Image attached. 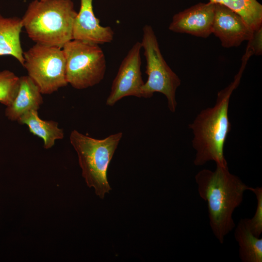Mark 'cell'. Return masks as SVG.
<instances>
[{
	"instance_id": "obj_3",
	"label": "cell",
	"mask_w": 262,
	"mask_h": 262,
	"mask_svg": "<svg viewBox=\"0 0 262 262\" xmlns=\"http://www.w3.org/2000/svg\"><path fill=\"white\" fill-rule=\"evenodd\" d=\"M77 14L72 0H34L21 18L28 36L35 43L62 49L72 40Z\"/></svg>"
},
{
	"instance_id": "obj_6",
	"label": "cell",
	"mask_w": 262,
	"mask_h": 262,
	"mask_svg": "<svg viewBox=\"0 0 262 262\" xmlns=\"http://www.w3.org/2000/svg\"><path fill=\"white\" fill-rule=\"evenodd\" d=\"M68 84L77 89L99 83L106 69L104 53L99 45L72 39L63 47Z\"/></svg>"
},
{
	"instance_id": "obj_4",
	"label": "cell",
	"mask_w": 262,
	"mask_h": 262,
	"mask_svg": "<svg viewBox=\"0 0 262 262\" xmlns=\"http://www.w3.org/2000/svg\"><path fill=\"white\" fill-rule=\"evenodd\" d=\"M122 136V132H118L99 139L76 130L70 133V142L78 155L82 176L101 199L111 190L107 180V170Z\"/></svg>"
},
{
	"instance_id": "obj_13",
	"label": "cell",
	"mask_w": 262,
	"mask_h": 262,
	"mask_svg": "<svg viewBox=\"0 0 262 262\" xmlns=\"http://www.w3.org/2000/svg\"><path fill=\"white\" fill-rule=\"evenodd\" d=\"M23 27L22 18L5 17L0 14V56L11 55L24 64L20 34Z\"/></svg>"
},
{
	"instance_id": "obj_15",
	"label": "cell",
	"mask_w": 262,
	"mask_h": 262,
	"mask_svg": "<svg viewBox=\"0 0 262 262\" xmlns=\"http://www.w3.org/2000/svg\"><path fill=\"white\" fill-rule=\"evenodd\" d=\"M239 256L243 262H262V238L255 236L248 226L247 218L241 219L234 231Z\"/></svg>"
},
{
	"instance_id": "obj_19",
	"label": "cell",
	"mask_w": 262,
	"mask_h": 262,
	"mask_svg": "<svg viewBox=\"0 0 262 262\" xmlns=\"http://www.w3.org/2000/svg\"><path fill=\"white\" fill-rule=\"evenodd\" d=\"M247 45L253 54L261 55L262 54V27L253 32L252 38L248 41Z\"/></svg>"
},
{
	"instance_id": "obj_1",
	"label": "cell",
	"mask_w": 262,
	"mask_h": 262,
	"mask_svg": "<svg viewBox=\"0 0 262 262\" xmlns=\"http://www.w3.org/2000/svg\"><path fill=\"white\" fill-rule=\"evenodd\" d=\"M249 57L244 55L242 65L234 80L227 87L217 93L216 102L212 107L202 110L189 125L193 138L192 146L196 150L194 164L201 166L209 161L216 164L228 166L224 148L231 130L228 110L229 102L233 91L239 84Z\"/></svg>"
},
{
	"instance_id": "obj_11",
	"label": "cell",
	"mask_w": 262,
	"mask_h": 262,
	"mask_svg": "<svg viewBox=\"0 0 262 262\" xmlns=\"http://www.w3.org/2000/svg\"><path fill=\"white\" fill-rule=\"evenodd\" d=\"M79 12L75 18L72 30V39L95 44L111 42L114 32L110 26H102L95 16L93 0H80Z\"/></svg>"
},
{
	"instance_id": "obj_8",
	"label": "cell",
	"mask_w": 262,
	"mask_h": 262,
	"mask_svg": "<svg viewBox=\"0 0 262 262\" xmlns=\"http://www.w3.org/2000/svg\"><path fill=\"white\" fill-rule=\"evenodd\" d=\"M141 42H136L121 62L111 86L106 104L112 106L122 98L128 96L142 97L144 83L141 71Z\"/></svg>"
},
{
	"instance_id": "obj_9",
	"label": "cell",
	"mask_w": 262,
	"mask_h": 262,
	"mask_svg": "<svg viewBox=\"0 0 262 262\" xmlns=\"http://www.w3.org/2000/svg\"><path fill=\"white\" fill-rule=\"evenodd\" d=\"M253 32L240 15L215 3L212 33L219 38L223 47H238L243 41L250 40Z\"/></svg>"
},
{
	"instance_id": "obj_2",
	"label": "cell",
	"mask_w": 262,
	"mask_h": 262,
	"mask_svg": "<svg viewBox=\"0 0 262 262\" xmlns=\"http://www.w3.org/2000/svg\"><path fill=\"white\" fill-rule=\"evenodd\" d=\"M216 165L214 171L201 170L195 179L199 196L207 203L212 232L223 244L225 237L235 227L234 211L241 204L245 192L250 187L231 173L228 166Z\"/></svg>"
},
{
	"instance_id": "obj_17",
	"label": "cell",
	"mask_w": 262,
	"mask_h": 262,
	"mask_svg": "<svg viewBox=\"0 0 262 262\" xmlns=\"http://www.w3.org/2000/svg\"><path fill=\"white\" fill-rule=\"evenodd\" d=\"M19 77L8 70L0 72V103L8 106L17 92Z\"/></svg>"
},
{
	"instance_id": "obj_5",
	"label": "cell",
	"mask_w": 262,
	"mask_h": 262,
	"mask_svg": "<svg viewBox=\"0 0 262 262\" xmlns=\"http://www.w3.org/2000/svg\"><path fill=\"white\" fill-rule=\"evenodd\" d=\"M141 44L144 50L146 73L148 76L142 87V97L149 98L155 92L162 93L166 98L168 109L174 113L177 105L176 92L181 81L164 59L150 25L144 26Z\"/></svg>"
},
{
	"instance_id": "obj_18",
	"label": "cell",
	"mask_w": 262,
	"mask_h": 262,
	"mask_svg": "<svg viewBox=\"0 0 262 262\" xmlns=\"http://www.w3.org/2000/svg\"><path fill=\"white\" fill-rule=\"evenodd\" d=\"M249 191L255 195L257 199V207L253 217L247 218V223L253 234L260 237L262 233V187H250Z\"/></svg>"
},
{
	"instance_id": "obj_7",
	"label": "cell",
	"mask_w": 262,
	"mask_h": 262,
	"mask_svg": "<svg viewBox=\"0 0 262 262\" xmlns=\"http://www.w3.org/2000/svg\"><path fill=\"white\" fill-rule=\"evenodd\" d=\"M23 66L42 94L66 86V64L62 49L35 44L23 52Z\"/></svg>"
},
{
	"instance_id": "obj_10",
	"label": "cell",
	"mask_w": 262,
	"mask_h": 262,
	"mask_svg": "<svg viewBox=\"0 0 262 262\" xmlns=\"http://www.w3.org/2000/svg\"><path fill=\"white\" fill-rule=\"evenodd\" d=\"M215 3L199 2L174 15L169 26L174 32L203 38L212 33Z\"/></svg>"
},
{
	"instance_id": "obj_12",
	"label": "cell",
	"mask_w": 262,
	"mask_h": 262,
	"mask_svg": "<svg viewBox=\"0 0 262 262\" xmlns=\"http://www.w3.org/2000/svg\"><path fill=\"white\" fill-rule=\"evenodd\" d=\"M39 87L29 76L19 77L16 94L12 102L6 106L5 113L10 120L17 121L32 110H38L43 103Z\"/></svg>"
},
{
	"instance_id": "obj_14",
	"label": "cell",
	"mask_w": 262,
	"mask_h": 262,
	"mask_svg": "<svg viewBox=\"0 0 262 262\" xmlns=\"http://www.w3.org/2000/svg\"><path fill=\"white\" fill-rule=\"evenodd\" d=\"M17 121L21 124L26 125L31 133L42 139L45 148L51 147L56 140L62 139L64 136L63 130L58 127V123L41 119L37 110L29 111Z\"/></svg>"
},
{
	"instance_id": "obj_16",
	"label": "cell",
	"mask_w": 262,
	"mask_h": 262,
	"mask_svg": "<svg viewBox=\"0 0 262 262\" xmlns=\"http://www.w3.org/2000/svg\"><path fill=\"white\" fill-rule=\"evenodd\" d=\"M240 15L253 31L262 27V5L257 0H209Z\"/></svg>"
}]
</instances>
